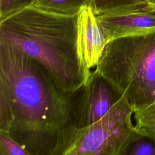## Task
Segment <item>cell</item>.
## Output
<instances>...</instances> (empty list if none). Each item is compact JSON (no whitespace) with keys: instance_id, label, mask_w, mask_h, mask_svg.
<instances>
[{"instance_id":"obj_1","label":"cell","mask_w":155,"mask_h":155,"mask_svg":"<svg viewBox=\"0 0 155 155\" xmlns=\"http://www.w3.org/2000/svg\"><path fill=\"white\" fill-rule=\"evenodd\" d=\"M82 89L62 90L38 61L0 43V133L30 154H51L58 133L73 124Z\"/></svg>"},{"instance_id":"obj_2","label":"cell","mask_w":155,"mask_h":155,"mask_svg":"<svg viewBox=\"0 0 155 155\" xmlns=\"http://www.w3.org/2000/svg\"><path fill=\"white\" fill-rule=\"evenodd\" d=\"M77 16L26 7L0 20V43L14 46L38 61L62 90L78 92L89 78L78 51Z\"/></svg>"},{"instance_id":"obj_3","label":"cell","mask_w":155,"mask_h":155,"mask_svg":"<svg viewBox=\"0 0 155 155\" xmlns=\"http://www.w3.org/2000/svg\"><path fill=\"white\" fill-rule=\"evenodd\" d=\"M134 112L155 101V30L108 42L94 70Z\"/></svg>"},{"instance_id":"obj_4","label":"cell","mask_w":155,"mask_h":155,"mask_svg":"<svg viewBox=\"0 0 155 155\" xmlns=\"http://www.w3.org/2000/svg\"><path fill=\"white\" fill-rule=\"evenodd\" d=\"M133 110L120 96L98 121L84 127L69 125L57 134L53 155H125L140 134L131 117Z\"/></svg>"},{"instance_id":"obj_5","label":"cell","mask_w":155,"mask_h":155,"mask_svg":"<svg viewBox=\"0 0 155 155\" xmlns=\"http://www.w3.org/2000/svg\"><path fill=\"white\" fill-rule=\"evenodd\" d=\"M120 96L108 81L93 71L82 89L71 125L84 127L98 121Z\"/></svg>"},{"instance_id":"obj_6","label":"cell","mask_w":155,"mask_h":155,"mask_svg":"<svg viewBox=\"0 0 155 155\" xmlns=\"http://www.w3.org/2000/svg\"><path fill=\"white\" fill-rule=\"evenodd\" d=\"M107 42L155 30V12L138 7H124L96 15Z\"/></svg>"},{"instance_id":"obj_7","label":"cell","mask_w":155,"mask_h":155,"mask_svg":"<svg viewBox=\"0 0 155 155\" xmlns=\"http://www.w3.org/2000/svg\"><path fill=\"white\" fill-rule=\"evenodd\" d=\"M108 42L90 6L77 16V48L84 70L90 78L97 67Z\"/></svg>"},{"instance_id":"obj_8","label":"cell","mask_w":155,"mask_h":155,"mask_svg":"<svg viewBox=\"0 0 155 155\" xmlns=\"http://www.w3.org/2000/svg\"><path fill=\"white\" fill-rule=\"evenodd\" d=\"M91 0H35L31 6L39 10L65 16L78 15L81 9L90 6Z\"/></svg>"},{"instance_id":"obj_9","label":"cell","mask_w":155,"mask_h":155,"mask_svg":"<svg viewBox=\"0 0 155 155\" xmlns=\"http://www.w3.org/2000/svg\"><path fill=\"white\" fill-rule=\"evenodd\" d=\"M133 114L136 131L155 140V101L147 107L136 111Z\"/></svg>"},{"instance_id":"obj_10","label":"cell","mask_w":155,"mask_h":155,"mask_svg":"<svg viewBox=\"0 0 155 155\" xmlns=\"http://www.w3.org/2000/svg\"><path fill=\"white\" fill-rule=\"evenodd\" d=\"M90 6L95 15L117 8L133 6L141 7L150 12L146 0H91Z\"/></svg>"},{"instance_id":"obj_11","label":"cell","mask_w":155,"mask_h":155,"mask_svg":"<svg viewBox=\"0 0 155 155\" xmlns=\"http://www.w3.org/2000/svg\"><path fill=\"white\" fill-rule=\"evenodd\" d=\"M125 155H155V140L149 136L139 134L130 144Z\"/></svg>"},{"instance_id":"obj_12","label":"cell","mask_w":155,"mask_h":155,"mask_svg":"<svg viewBox=\"0 0 155 155\" xmlns=\"http://www.w3.org/2000/svg\"><path fill=\"white\" fill-rule=\"evenodd\" d=\"M1 155H30L18 142L8 135L0 133Z\"/></svg>"},{"instance_id":"obj_13","label":"cell","mask_w":155,"mask_h":155,"mask_svg":"<svg viewBox=\"0 0 155 155\" xmlns=\"http://www.w3.org/2000/svg\"><path fill=\"white\" fill-rule=\"evenodd\" d=\"M35 0H0V20L26 7L31 6Z\"/></svg>"},{"instance_id":"obj_14","label":"cell","mask_w":155,"mask_h":155,"mask_svg":"<svg viewBox=\"0 0 155 155\" xmlns=\"http://www.w3.org/2000/svg\"><path fill=\"white\" fill-rule=\"evenodd\" d=\"M149 6L150 12H155V0H146Z\"/></svg>"}]
</instances>
